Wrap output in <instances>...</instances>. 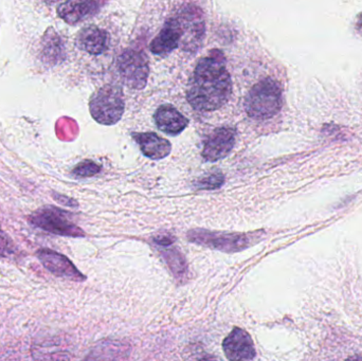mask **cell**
<instances>
[{"label":"cell","instance_id":"6da1fadb","mask_svg":"<svg viewBox=\"0 0 362 361\" xmlns=\"http://www.w3.org/2000/svg\"><path fill=\"white\" fill-rule=\"evenodd\" d=\"M232 81L221 50H212L200 59L187 85V99L200 112H213L231 97Z\"/></svg>","mask_w":362,"mask_h":361},{"label":"cell","instance_id":"7a4b0ae2","mask_svg":"<svg viewBox=\"0 0 362 361\" xmlns=\"http://www.w3.org/2000/svg\"><path fill=\"white\" fill-rule=\"evenodd\" d=\"M282 107V88L278 81L264 78L255 84L245 100L247 114L255 120H267Z\"/></svg>","mask_w":362,"mask_h":361},{"label":"cell","instance_id":"3957f363","mask_svg":"<svg viewBox=\"0 0 362 361\" xmlns=\"http://www.w3.org/2000/svg\"><path fill=\"white\" fill-rule=\"evenodd\" d=\"M122 89L117 85H105L91 97L89 103L91 116L100 124L114 125L124 112Z\"/></svg>","mask_w":362,"mask_h":361},{"label":"cell","instance_id":"277c9868","mask_svg":"<svg viewBox=\"0 0 362 361\" xmlns=\"http://www.w3.org/2000/svg\"><path fill=\"white\" fill-rule=\"evenodd\" d=\"M30 224L52 235L61 237H83L85 232L76 226L69 214L53 206L40 208L28 218Z\"/></svg>","mask_w":362,"mask_h":361},{"label":"cell","instance_id":"5b68a950","mask_svg":"<svg viewBox=\"0 0 362 361\" xmlns=\"http://www.w3.org/2000/svg\"><path fill=\"white\" fill-rule=\"evenodd\" d=\"M187 239L192 243L223 252H229V254L242 251L250 247L257 241L253 235L212 232V231L202 230V229L187 232Z\"/></svg>","mask_w":362,"mask_h":361},{"label":"cell","instance_id":"8992f818","mask_svg":"<svg viewBox=\"0 0 362 361\" xmlns=\"http://www.w3.org/2000/svg\"><path fill=\"white\" fill-rule=\"evenodd\" d=\"M117 67L125 85L133 89L146 87L150 68L148 57L144 51L135 49L123 51L117 61Z\"/></svg>","mask_w":362,"mask_h":361},{"label":"cell","instance_id":"52a82bcc","mask_svg":"<svg viewBox=\"0 0 362 361\" xmlns=\"http://www.w3.org/2000/svg\"><path fill=\"white\" fill-rule=\"evenodd\" d=\"M181 28L180 47L187 52H195L202 46L204 37V15L199 8H183L177 16Z\"/></svg>","mask_w":362,"mask_h":361},{"label":"cell","instance_id":"ba28073f","mask_svg":"<svg viewBox=\"0 0 362 361\" xmlns=\"http://www.w3.org/2000/svg\"><path fill=\"white\" fill-rule=\"evenodd\" d=\"M235 138V131L231 127L215 129L204 142L202 158L208 162H215L225 158L233 150Z\"/></svg>","mask_w":362,"mask_h":361},{"label":"cell","instance_id":"9c48e42d","mask_svg":"<svg viewBox=\"0 0 362 361\" xmlns=\"http://www.w3.org/2000/svg\"><path fill=\"white\" fill-rule=\"evenodd\" d=\"M38 260L45 268L57 277L74 282H83L86 277L74 266V263L63 254L51 249H40L36 252Z\"/></svg>","mask_w":362,"mask_h":361},{"label":"cell","instance_id":"30bf717a","mask_svg":"<svg viewBox=\"0 0 362 361\" xmlns=\"http://www.w3.org/2000/svg\"><path fill=\"white\" fill-rule=\"evenodd\" d=\"M223 349L229 361H251L257 355L250 335L240 328H234L226 337Z\"/></svg>","mask_w":362,"mask_h":361},{"label":"cell","instance_id":"8fae6325","mask_svg":"<svg viewBox=\"0 0 362 361\" xmlns=\"http://www.w3.org/2000/svg\"><path fill=\"white\" fill-rule=\"evenodd\" d=\"M181 28L177 16L172 17L165 23L160 33L151 42L150 49L154 54H169L180 46Z\"/></svg>","mask_w":362,"mask_h":361},{"label":"cell","instance_id":"7c38bea8","mask_svg":"<svg viewBox=\"0 0 362 361\" xmlns=\"http://www.w3.org/2000/svg\"><path fill=\"white\" fill-rule=\"evenodd\" d=\"M104 2L67 1L57 6V14L69 25L80 23L99 12Z\"/></svg>","mask_w":362,"mask_h":361},{"label":"cell","instance_id":"4fadbf2b","mask_svg":"<svg viewBox=\"0 0 362 361\" xmlns=\"http://www.w3.org/2000/svg\"><path fill=\"white\" fill-rule=\"evenodd\" d=\"M132 137L139 144L144 156L153 160H160L169 156L172 146L170 141L155 133H133Z\"/></svg>","mask_w":362,"mask_h":361},{"label":"cell","instance_id":"5bb4252c","mask_svg":"<svg viewBox=\"0 0 362 361\" xmlns=\"http://www.w3.org/2000/svg\"><path fill=\"white\" fill-rule=\"evenodd\" d=\"M155 122L163 133L169 135H180L189 124L187 119L170 104L161 105L155 114Z\"/></svg>","mask_w":362,"mask_h":361},{"label":"cell","instance_id":"9a60e30c","mask_svg":"<svg viewBox=\"0 0 362 361\" xmlns=\"http://www.w3.org/2000/svg\"><path fill=\"white\" fill-rule=\"evenodd\" d=\"M129 350V345L121 341H104L98 343L83 361H127Z\"/></svg>","mask_w":362,"mask_h":361},{"label":"cell","instance_id":"2e32d148","mask_svg":"<svg viewBox=\"0 0 362 361\" xmlns=\"http://www.w3.org/2000/svg\"><path fill=\"white\" fill-rule=\"evenodd\" d=\"M76 45L78 48L90 54H102L107 50L108 35L104 30L95 25H89L81 30L76 37Z\"/></svg>","mask_w":362,"mask_h":361},{"label":"cell","instance_id":"e0dca14e","mask_svg":"<svg viewBox=\"0 0 362 361\" xmlns=\"http://www.w3.org/2000/svg\"><path fill=\"white\" fill-rule=\"evenodd\" d=\"M42 59L47 65L54 66L65 59V46L59 34L50 28L42 40Z\"/></svg>","mask_w":362,"mask_h":361},{"label":"cell","instance_id":"ac0fdd59","mask_svg":"<svg viewBox=\"0 0 362 361\" xmlns=\"http://www.w3.org/2000/svg\"><path fill=\"white\" fill-rule=\"evenodd\" d=\"M163 256L176 277H183L187 273V262L177 249H165Z\"/></svg>","mask_w":362,"mask_h":361},{"label":"cell","instance_id":"d6986e66","mask_svg":"<svg viewBox=\"0 0 362 361\" xmlns=\"http://www.w3.org/2000/svg\"><path fill=\"white\" fill-rule=\"evenodd\" d=\"M225 182V177L221 172H212L200 177L195 182V188L198 190H214L221 188Z\"/></svg>","mask_w":362,"mask_h":361},{"label":"cell","instance_id":"ffe728a7","mask_svg":"<svg viewBox=\"0 0 362 361\" xmlns=\"http://www.w3.org/2000/svg\"><path fill=\"white\" fill-rule=\"evenodd\" d=\"M101 171V167L90 160H85L74 167L72 174L76 177H93Z\"/></svg>","mask_w":362,"mask_h":361},{"label":"cell","instance_id":"44dd1931","mask_svg":"<svg viewBox=\"0 0 362 361\" xmlns=\"http://www.w3.org/2000/svg\"><path fill=\"white\" fill-rule=\"evenodd\" d=\"M17 252L16 246L12 239L4 231L0 230V258H10Z\"/></svg>","mask_w":362,"mask_h":361},{"label":"cell","instance_id":"7402d4cb","mask_svg":"<svg viewBox=\"0 0 362 361\" xmlns=\"http://www.w3.org/2000/svg\"><path fill=\"white\" fill-rule=\"evenodd\" d=\"M52 197L55 201H57L59 203H62V205L67 206V207L70 208L78 207V203H76L74 199L66 196V195L57 194V193L53 192Z\"/></svg>","mask_w":362,"mask_h":361},{"label":"cell","instance_id":"603a6c76","mask_svg":"<svg viewBox=\"0 0 362 361\" xmlns=\"http://www.w3.org/2000/svg\"><path fill=\"white\" fill-rule=\"evenodd\" d=\"M189 361H219V360L214 357V356L206 354V355L196 356V357L192 358Z\"/></svg>","mask_w":362,"mask_h":361},{"label":"cell","instance_id":"cb8c5ba5","mask_svg":"<svg viewBox=\"0 0 362 361\" xmlns=\"http://www.w3.org/2000/svg\"><path fill=\"white\" fill-rule=\"evenodd\" d=\"M344 361H362L361 356H352V357L348 358V360Z\"/></svg>","mask_w":362,"mask_h":361}]
</instances>
